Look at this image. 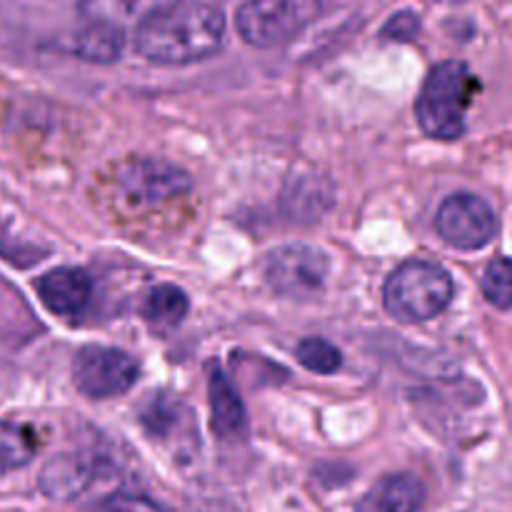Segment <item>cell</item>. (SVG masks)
I'll list each match as a JSON object with an SVG mask.
<instances>
[{"mask_svg": "<svg viewBox=\"0 0 512 512\" xmlns=\"http://www.w3.org/2000/svg\"><path fill=\"white\" fill-rule=\"evenodd\" d=\"M125 48V35L115 20L95 18L75 35L73 53L93 65H110L120 60Z\"/></svg>", "mask_w": 512, "mask_h": 512, "instance_id": "obj_13", "label": "cell"}, {"mask_svg": "<svg viewBox=\"0 0 512 512\" xmlns=\"http://www.w3.org/2000/svg\"><path fill=\"white\" fill-rule=\"evenodd\" d=\"M480 290L495 308H512V260L495 258L493 263H488L483 278H480Z\"/></svg>", "mask_w": 512, "mask_h": 512, "instance_id": "obj_18", "label": "cell"}, {"mask_svg": "<svg viewBox=\"0 0 512 512\" xmlns=\"http://www.w3.org/2000/svg\"><path fill=\"white\" fill-rule=\"evenodd\" d=\"M425 495L423 480L415 475H388L363 495L355 512H420Z\"/></svg>", "mask_w": 512, "mask_h": 512, "instance_id": "obj_12", "label": "cell"}, {"mask_svg": "<svg viewBox=\"0 0 512 512\" xmlns=\"http://www.w3.org/2000/svg\"><path fill=\"white\" fill-rule=\"evenodd\" d=\"M40 440L33 428L13 420H0V475L25 468L38 455Z\"/></svg>", "mask_w": 512, "mask_h": 512, "instance_id": "obj_15", "label": "cell"}, {"mask_svg": "<svg viewBox=\"0 0 512 512\" xmlns=\"http://www.w3.org/2000/svg\"><path fill=\"white\" fill-rule=\"evenodd\" d=\"M180 408L183 405L175 398H170V395L153 393V398L140 410V423L155 438H168L175 430V425H180Z\"/></svg>", "mask_w": 512, "mask_h": 512, "instance_id": "obj_16", "label": "cell"}, {"mask_svg": "<svg viewBox=\"0 0 512 512\" xmlns=\"http://www.w3.org/2000/svg\"><path fill=\"white\" fill-rule=\"evenodd\" d=\"M473 90L475 78L463 60L435 65L415 100V118L423 133L438 140H458L465 133Z\"/></svg>", "mask_w": 512, "mask_h": 512, "instance_id": "obj_2", "label": "cell"}, {"mask_svg": "<svg viewBox=\"0 0 512 512\" xmlns=\"http://www.w3.org/2000/svg\"><path fill=\"white\" fill-rule=\"evenodd\" d=\"M295 358H298V363L303 365L305 370L318 375H333L338 373L340 365H343V355H340V350L325 338L300 340L298 348H295Z\"/></svg>", "mask_w": 512, "mask_h": 512, "instance_id": "obj_17", "label": "cell"}, {"mask_svg": "<svg viewBox=\"0 0 512 512\" xmlns=\"http://www.w3.org/2000/svg\"><path fill=\"white\" fill-rule=\"evenodd\" d=\"M445 3H463V0H445Z\"/></svg>", "mask_w": 512, "mask_h": 512, "instance_id": "obj_21", "label": "cell"}, {"mask_svg": "<svg viewBox=\"0 0 512 512\" xmlns=\"http://www.w3.org/2000/svg\"><path fill=\"white\" fill-rule=\"evenodd\" d=\"M140 378L138 360L130 353L105 345H85L73 360L75 388L93 400L125 395Z\"/></svg>", "mask_w": 512, "mask_h": 512, "instance_id": "obj_7", "label": "cell"}, {"mask_svg": "<svg viewBox=\"0 0 512 512\" xmlns=\"http://www.w3.org/2000/svg\"><path fill=\"white\" fill-rule=\"evenodd\" d=\"M103 460L90 453H63L50 458L40 470L38 485L43 495L58 503H68L83 495L100 475Z\"/></svg>", "mask_w": 512, "mask_h": 512, "instance_id": "obj_9", "label": "cell"}, {"mask_svg": "<svg viewBox=\"0 0 512 512\" xmlns=\"http://www.w3.org/2000/svg\"><path fill=\"white\" fill-rule=\"evenodd\" d=\"M190 310V300L185 295V290H180L178 285H155L145 293L143 303H140V313L143 320L155 330V333H170V330L178 328L185 320Z\"/></svg>", "mask_w": 512, "mask_h": 512, "instance_id": "obj_14", "label": "cell"}, {"mask_svg": "<svg viewBox=\"0 0 512 512\" xmlns=\"http://www.w3.org/2000/svg\"><path fill=\"white\" fill-rule=\"evenodd\" d=\"M330 263L323 250L293 243L273 250L265 260V280L273 293L290 300H313L323 293Z\"/></svg>", "mask_w": 512, "mask_h": 512, "instance_id": "obj_6", "label": "cell"}, {"mask_svg": "<svg viewBox=\"0 0 512 512\" xmlns=\"http://www.w3.org/2000/svg\"><path fill=\"white\" fill-rule=\"evenodd\" d=\"M225 15L205 0H170L143 15L135 30V50L163 68L198 63L220 50Z\"/></svg>", "mask_w": 512, "mask_h": 512, "instance_id": "obj_1", "label": "cell"}, {"mask_svg": "<svg viewBox=\"0 0 512 512\" xmlns=\"http://www.w3.org/2000/svg\"><path fill=\"white\" fill-rule=\"evenodd\" d=\"M328 0H248L235 15L240 38L253 48H278L320 18Z\"/></svg>", "mask_w": 512, "mask_h": 512, "instance_id": "obj_4", "label": "cell"}, {"mask_svg": "<svg viewBox=\"0 0 512 512\" xmlns=\"http://www.w3.org/2000/svg\"><path fill=\"white\" fill-rule=\"evenodd\" d=\"M190 175L158 158H130L115 170V190L130 208L153 210L190 193Z\"/></svg>", "mask_w": 512, "mask_h": 512, "instance_id": "obj_5", "label": "cell"}, {"mask_svg": "<svg viewBox=\"0 0 512 512\" xmlns=\"http://www.w3.org/2000/svg\"><path fill=\"white\" fill-rule=\"evenodd\" d=\"M208 405L215 435L225 440L245 435L248 413H245V405L235 390L233 380L218 363H210L208 368Z\"/></svg>", "mask_w": 512, "mask_h": 512, "instance_id": "obj_11", "label": "cell"}, {"mask_svg": "<svg viewBox=\"0 0 512 512\" xmlns=\"http://www.w3.org/2000/svg\"><path fill=\"white\" fill-rule=\"evenodd\" d=\"M435 230L455 250H480L498 235V215L480 195L455 193L440 203Z\"/></svg>", "mask_w": 512, "mask_h": 512, "instance_id": "obj_8", "label": "cell"}, {"mask_svg": "<svg viewBox=\"0 0 512 512\" xmlns=\"http://www.w3.org/2000/svg\"><path fill=\"white\" fill-rule=\"evenodd\" d=\"M90 512H170L163 508L155 500L145 498V495L135 493H113L108 498L100 500L98 505H93Z\"/></svg>", "mask_w": 512, "mask_h": 512, "instance_id": "obj_19", "label": "cell"}, {"mask_svg": "<svg viewBox=\"0 0 512 512\" xmlns=\"http://www.w3.org/2000/svg\"><path fill=\"white\" fill-rule=\"evenodd\" d=\"M420 30V18L410 10H403V13H395L393 18L385 23L383 35L390 40H413Z\"/></svg>", "mask_w": 512, "mask_h": 512, "instance_id": "obj_20", "label": "cell"}, {"mask_svg": "<svg viewBox=\"0 0 512 512\" xmlns=\"http://www.w3.org/2000/svg\"><path fill=\"white\" fill-rule=\"evenodd\" d=\"M453 295V278L443 265L408 260L385 280L383 305L400 323H428L450 308Z\"/></svg>", "mask_w": 512, "mask_h": 512, "instance_id": "obj_3", "label": "cell"}, {"mask_svg": "<svg viewBox=\"0 0 512 512\" xmlns=\"http://www.w3.org/2000/svg\"><path fill=\"white\" fill-rule=\"evenodd\" d=\"M35 290L50 313L60 318H73L90 305L93 280L80 268H55L35 283Z\"/></svg>", "mask_w": 512, "mask_h": 512, "instance_id": "obj_10", "label": "cell"}]
</instances>
